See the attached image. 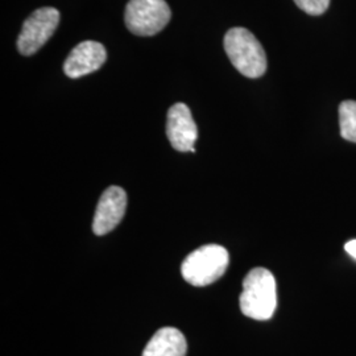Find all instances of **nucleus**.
<instances>
[{"label": "nucleus", "instance_id": "nucleus-1", "mask_svg": "<svg viewBox=\"0 0 356 356\" xmlns=\"http://www.w3.org/2000/svg\"><path fill=\"white\" fill-rule=\"evenodd\" d=\"M241 310L248 318L267 321L272 318L277 306L275 276L266 268H254L243 280L239 298Z\"/></svg>", "mask_w": 356, "mask_h": 356}, {"label": "nucleus", "instance_id": "nucleus-2", "mask_svg": "<svg viewBox=\"0 0 356 356\" xmlns=\"http://www.w3.org/2000/svg\"><path fill=\"white\" fill-rule=\"evenodd\" d=\"M225 51L231 64L248 78H259L267 70V56L259 40L248 29L236 26L225 36Z\"/></svg>", "mask_w": 356, "mask_h": 356}, {"label": "nucleus", "instance_id": "nucleus-3", "mask_svg": "<svg viewBox=\"0 0 356 356\" xmlns=\"http://www.w3.org/2000/svg\"><path fill=\"white\" fill-rule=\"evenodd\" d=\"M227 250L218 244H207L193 251L182 263L181 273L194 286H206L219 280L229 267Z\"/></svg>", "mask_w": 356, "mask_h": 356}, {"label": "nucleus", "instance_id": "nucleus-4", "mask_svg": "<svg viewBox=\"0 0 356 356\" xmlns=\"http://www.w3.org/2000/svg\"><path fill=\"white\" fill-rule=\"evenodd\" d=\"M170 16L165 0H129L124 22L134 35L153 36L165 28Z\"/></svg>", "mask_w": 356, "mask_h": 356}, {"label": "nucleus", "instance_id": "nucleus-5", "mask_svg": "<svg viewBox=\"0 0 356 356\" xmlns=\"http://www.w3.org/2000/svg\"><path fill=\"white\" fill-rule=\"evenodd\" d=\"M60 23V13L53 7H42L32 13L23 24L17 38V49L24 56L40 51L53 36Z\"/></svg>", "mask_w": 356, "mask_h": 356}, {"label": "nucleus", "instance_id": "nucleus-6", "mask_svg": "<svg viewBox=\"0 0 356 356\" xmlns=\"http://www.w3.org/2000/svg\"><path fill=\"white\" fill-rule=\"evenodd\" d=\"M166 136L178 152H195L198 139L197 124L191 116V108L185 103H176L168 111Z\"/></svg>", "mask_w": 356, "mask_h": 356}, {"label": "nucleus", "instance_id": "nucleus-7", "mask_svg": "<svg viewBox=\"0 0 356 356\" xmlns=\"http://www.w3.org/2000/svg\"><path fill=\"white\" fill-rule=\"evenodd\" d=\"M127 209V194L119 186H110L103 191L92 220L95 235H106L122 222Z\"/></svg>", "mask_w": 356, "mask_h": 356}, {"label": "nucleus", "instance_id": "nucleus-8", "mask_svg": "<svg viewBox=\"0 0 356 356\" xmlns=\"http://www.w3.org/2000/svg\"><path fill=\"white\" fill-rule=\"evenodd\" d=\"M107 58V53L102 44L97 41H83L78 44L67 56L64 64V72L69 78H79L101 69Z\"/></svg>", "mask_w": 356, "mask_h": 356}, {"label": "nucleus", "instance_id": "nucleus-9", "mask_svg": "<svg viewBox=\"0 0 356 356\" xmlns=\"http://www.w3.org/2000/svg\"><path fill=\"white\" fill-rule=\"evenodd\" d=\"M186 351L185 335L175 327H163L153 334L143 356H186Z\"/></svg>", "mask_w": 356, "mask_h": 356}, {"label": "nucleus", "instance_id": "nucleus-10", "mask_svg": "<svg viewBox=\"0 0 356 356\" xmlns=\"http://www.w3.org/2000/svg\"><path fill=\"white\" fill-rule=\"evenodd\" d=\"M339 126L342 138L356 143V101H344L341 103Z\"/></svg>", "mask_w": 356, "mask_h": 356}, {"label": "nucleus", "instance_id": "nucleus-11", "mask_svg": "<svg viewBox=\"0 0 356 356\" xmlns=\"http://www.w3.org/2000/svg\"><path fill=\"white\" fill-rule=\"evenodd\" d=\"M294 3L304 13L313 15V16H318L329 8L330 0H294Z\"/></svg>", "mask_w": 356, "mask_h": 356}, {"label": "nucleus", "instance_id": "nucleus-12", "mask_svg": "<svg viewBox=\"0 0 356 356\" xmlns=\"http://www.w3.org/2000/svg\"><path fill=\"white\" fill-rule=\"evenodd\" d=\"M344 250L348 254H351L354 259H356V239H353L350 242L344 244Z\"/></svg>", "mask_w": 356, "mask_h": 356}]
</instances>
